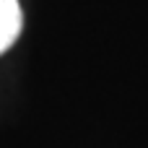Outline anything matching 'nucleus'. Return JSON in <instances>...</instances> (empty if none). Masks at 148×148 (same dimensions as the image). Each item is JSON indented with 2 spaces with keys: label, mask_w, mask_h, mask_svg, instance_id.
I'll return each instance as SVG.
<instances>
[{
  "label": "nucleus",
  "mask_w": 148,
  "mask_h": 148,
  "mask_svg": "<svg viewBox=\"0 0 148 148\" xmlns=\"http://www.w3.org/2000/svg\"><path fill=\"white\" fill-rule=\"evenodd\" d=\"M23 29V10L18 0H0V55L8 52Z\"/></svg>",
  "instance_id": "f257e3e1"
}]
</instances>
